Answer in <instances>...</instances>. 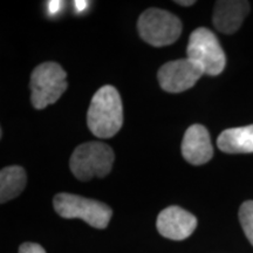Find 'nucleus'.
<instances>
[{
    "mask_svg": "<svg viewBox=\"0 0 253 253\" xmlns=\"http://www.w3.org/2000/svg\"><path fill=\"white\" fill-rule=\"evenodd\" d=\"M61 5H62V2H60V1H50L49 5H48L50 13L55 14L56 12H58L59 9L61 8Z\"/></svg>",
    "mask_w": 253,
    "mask_h": 253,
    "instance_id": "nucleus-15",
    "label": "nucleus"
},
{
    "mask_svg": "<svg viewBox=\"0 0 253 253\" xmlns=\"http://www.w3.org/2000/svg\"><path fill=\"white\" fill-rule=\"evenodd\" d=\"M203 68L189 58L164 63L157 73L158 82L168 93H182L194 87L202 75Z\"/></svg>",
    "mask_w": 253,
    "mask_h": 253,
    "instance_id": "nucleus-7",
    "label": "nucleus"
},
{
    "mask_svg": "<svg viewBox=\"0 0 253 253\" xmlns=\"http://www.w3.org/2000/svg\"><path fill=\"white\" fill-rule=\"evenodd\" d=\"M87 4H88L87 1H74V6L75 8L78 9V12L84 11V9L87 7Z\"/></svg>",
    "mask_w": 253,
    "mask_h": 253,
    "instance_id": "nucleus-16",
    "label": "nucleus"
},
{
    "mask_svg": "<svg viewBox=\"0 0 253 253\" xmlns=\"http://www.w3.org/2000/svg\"><path fill=\"white\" fill-rule=\"evenodd\" d=\"M156 225L158 232L166 238L183 240L194 233L197 227V218L184 209L172 205L161 211Z\"/></svg>",
    "mask_w": 253,
    "mask_h": 253,
    "instance_id": "nucleus-8",
    "label": "nucleus"
},
{
    "mask_svg": "<svg viewBox=\"0 0 253 253\" xmlns=\"http://www.w3.org/2000/svg\"><path fill=\"white\" fill-rule=\"evenodd\" d=\"M138 33L151 46L171 45L181 37L182 21L170 12L161 8H149L140 15Z\"/></svg>",
    "mask_w": 253,
    "mask_h": 253,
    "instance_id": "nucleus-4",
    "label": "nucleus"
},
{
    "mask_svg": "<svg viewBox=\"0 0 253 253\" xmlns=\"http://www.w3.org/2000/svg\"><path fill=\"white\" fill-rule=\"evenodd\" d=\"M89 130L100 138L115 136L123 125V106L118 89L103 86L95 93L87 113Z\"/></svg>",
    "mask_w": 253,
    "mask_h": 253,
    "instance_id": "nucleus-1",
    "label": "nucleus"
},
{
    "mask_svg": "<svg viewBox=\"0 0 253 253\" xmlns=\"http://www.w3.org/2000/svg\"><path fill=\"white\" fill-rule=\"evenodd\" d=\"M250 12V2L245 0H221L214 5L212 21L214 27L224 34H233L242 27Z\"/></svg>",
    "mask_w": 253,
    "mask_h": 253,
    "instance_id": "nucleus-10",
    "label": "nucleus"
},
{
    "mask_svg": "<svg viewBox=\"0 0 253 253\" xmlns=\"http://www.w3.org/2000/svg\"><path fill=\"white\" fill-rule=\"evenodd\" d=\"M217 145L226 154L253 153V125L221 131L217 138Z\"/></svg>",
    "mask_w": 253,
    "mask_h": 253,
    "instance_id": "nucleus-11",
    "label": "nucleus"
},
{
    "mask_svg": "<svg viewBox=\"0 0 253 253\" xmlns=\"http://www.w3.org/2000/svg\"><path fill=\"white\" fill-rule=\"evenodd\" d=\"M26 186V172L19 166L6 167L0 172V202L2 204L21 194Z\"/></svg>",
    "mask_w": 253,
    "mask_h": 253,
    "instance_id": "nucleus-12",
    "label": "nucleus"
},
{
    "mask_svg": "<svg viewBox=\"0 0 253 253\" xmlns=\"http://www.w3.org/2000/svg\"><path fill=\"white\" fill-rule=\"evenodd\" d=\"M19 253H46L42 246L36 243H24L19 249Z\"/></svg>",
    "mask_w": 253,
    "mask_h": 253,
    "instance_id": "nucleus-14",
    "label": "nucleus"
},
{
    "mask_svg": "<svg viewBox=\"0 0 253 253\" xmlns=\"http://www.w3.org/2000/svg\"><path fill=\"white\" fill-rule=\"evenodd\" d=\"M67 74L56 62H43L31 75V102L36 109L55 103L67 89Z\"/></svg>",
    "mask_w": 253,
    "mask_h": 253,
    "instance_id": "nucleus-3",
    "label": "nucleus"
},
{
    "mask_svg": "<svg viewBox=\"0 0 253 253\" xmlns=\"http://www.w3.org/2000/svg\"><path fill=\"white\" fill-rule=\"evenodd\" d=\"M176 4L182 5V6H191L195 4L194 0H189V1H176Z\"/></svg>",
    "mask_w": 253,
    "mask_h": 253,
    "instance_id": "nucleus-17",
    "label": "nucleus"
},
{
    "mask_svg": "<svg viewBox=\"0 0 253 253\" xmlns=\"http://www.w3.org/2000/svg\"><path fill=\"white\" fill-rule=\"evenodd\" d=\"M53 204L59 216L69 219L80 218L96 229H106L113 216L108 205L73 194L56 195Z\"/></svg>",
    "mask_w": 253,
    "mask_h": 253,
    "instance_id": "nucleus-5",
    "label": "nucleus"
},
{
    "mask_svg": "<svg viewBox=\"0 0 253 253\" xmlns=\"http://www.w3.org/2000/svg\"><path fill=\"white\" fill-rule=\"evenodd\" d=\"M182 155L194 166H202L212 158V143L210 134L204 126L192 125L186 129L182 141Z\"/></svg>",
    "mask_w": 253,
    "mask_h": 253,
    "instance_id": "nucleus-9",
    "label": "nucleus"
},
{
    "mask_svg": "<svg viewBox=\"0 0 253 253\" xmlns=\"http://www.w3.org/2000/svg\"><path fill=\"white\" fill-rule=\"evenodd\" d=\"M239 220L245 236L253 245V201H246L239 209Z\"/></svg>",
    "mask_w": 253,
    "mask_h": 253,
    "instance_id": "nucleus-13",
    "label": "nucleus"
},
{
    "mask_svg": "<svg viewBox=\"0 0 253 253\" xmlns=\"http://www.w3.org/2000/svg\"><path fill=\"white\" fill-rule=\"evenodd\" d=\"M115 155L108 144L87 142L80 144L73 153L69 168L73 175L82 182L94 177H104L112 170Z\"/></svg>",
    "mask_w": 253,
    "mask_h": 253,
    "instance_id": "nucleus-2",
    "label": "nucleus"
},
{
    "mask_svg": "<svg viewBox=\"0 0 253 253\" xmlns=\"http://www.w3.org/2000/svg\"><path fill=\"white\" fill-rule=\"evenodd\" d=\"M186 54L203 68L204 74L216 77L225 68V53L214 33L205 27H199L190 34Z\"/></svg>",
    "mask_w": 253,
    "mask_h": 253,
    "instance_id": "nucleus-6",
    "label": "nucleus"
}]
</instances>
